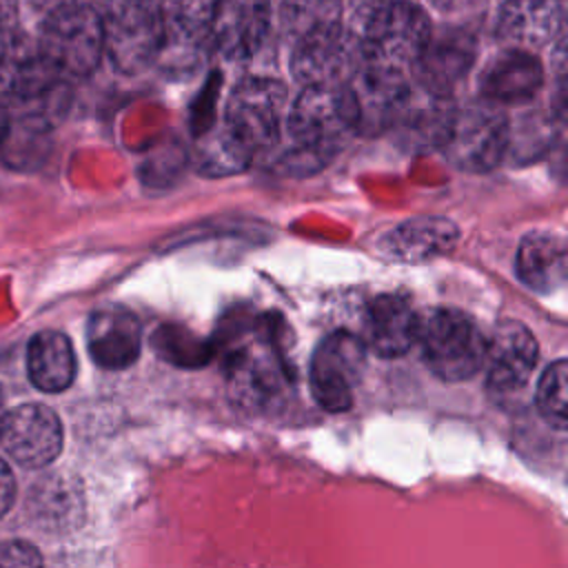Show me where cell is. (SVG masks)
<instances>
[{
    "label": "cell",
    "mask_w": 568,
    "mask_h": 568,
    "mask_svg": "<svg viewBox=\"0 0 568 568\" xmlns=\"http://www.w3.org/2000/svg\"><path fill=\"white\" fill-rule=\"evenodd\" d=\"M288 135L295 146L331 160L357 133V109L346 84H308L288 111Z\"/></svg>",
    "instance_id": "obj_1"
},
{
    "label": "cell",
    "mask_w": 568,
    "mask_h": 568,
    "mask_svg": "<svg viewBox=\"0 0 568 568\" xmlns=\"http://www.w3.org/2000/svg\"><path fill=\"white\" fill-rule=\"evenodd\" d=\"M102 22L104 53L115 71H146L162 51V18L158 0H95Z\"/></svg>",
    "instance_id": "obj_2"
},
{
    "label": "cell",
    "mask_w": 568,
    "mask_h": 568,
    "mask_svg": "<svg viewBox=\"0 0 568 568\" xmlns=\"http://www.w3.org/2000/svg\"><path fill=\"white\" fill-rule=\"evenodd\" d=\"M422 357L433 375L444 382L473 377L486 359V337L470 315L457 308H430L417 315Z\"/></svg>",
    "instance_id": "obj_3"
},
{
    "label": "cell",
    "mask_w": 568,
    "mask_h": 568,
    "mask_svg": "<svg viewBox=\"0 0 568 568\" xmlns=\"http://www.w3.org/2000/svg\"><path fill=\"white\" fill-rule=\"evenodd\" d=\"M38 49L62 78L91 75L104 55L95 4L73 2L44 13Z\"/></svg>",
    "instance_id": "obj_4"
},
{
    "label": "cell",
    "mask_w": 568,
    "mask_h": 568,
    "mask_svg": "<svg viewBox=\"0 0 568 568\" xmlns=\"http://www.w3.org/2000/svg\"><path fill=\"white\" fill-rule=\"evenodd\" d=\"M433 33L430 18L408 0H390L373 9L364 36L362 53L366 64L395 71L413 69Z\"/></svg>",
    "instance_id": "obj_5"
},
{
    "label": "cell",
    "mask_w": 568,
    "mask_h": 568,
    "mask_svg": "<svg viewBox=\"0 0 568 568\" xmlns=\"http://www.w3.org/2000/svg\"><path fill=\"white\" fill-rule=\"evenodd\" d=\"M510 146V124L495 102H473L457 109L439 144L448 162L468 173L495 169Z\"/></svg>",
    "instance_id": "obj_6"
},
{
    "label": "cell",
    "mask_w": 568,
    "mask_h": 568,
    "mask_svg": "<svg viewBox=\"0 0 568 568\" xmlns=\"http://www.w3.org/2000/svg\"><path fill=\"white\" fill-rule=\"evenodd\" d=\"M286 87L275 78H242L226 102L224 126L253 155L277 144L282 133Z\"/></svg>",
    "instance_id": "obj_7"
},
{
    "label": "cell",
    "mask_w": 568,
    "mask_h": 568,
    "mask_svg": "<svg viewBox=\"0 0 568 568\" xmlns=\"http://www.w3.org/2000/svg\"><path fill=\"white\" fill-rule=\"evenodd\" d=\"M366 355L364 339L348 331H335L320 342L311 359L308 384L315 402L324 410H348L353 390L366 371Z\"/></svg>",
    "instance_id": "obj_8"
},
{
    "label": "cell",
    "mask_w": 568,
    "mask_h": 568,
    "mask_svg": "<svg viewBox=\"0 0 568 568\" xmlns=\"http://www.w3.org/2000/svg\"><path fill=\"white\" fill-rule=\"evenodd\" d=\"M362 62V38L337 22L293 42L291 73L304 87L346 84Z\"/></svg>",
    "instance_id": "obj_9"
},
{
    "label": "cell",
    "mask_w": 568,
    "mask_h": 568,
    "mask_svg": "<svg viewBox=\"0 0 568 568\" xmlns=\"http://www.w3.org/2000/svg\"><path fill=\"white\" fill-rule=\"evenodd\" d=\"M0 444L18 466L44 468L62 450L60 417L44 404H22L4 413Z\"/></svg>",
    "instance_id": "obj_10"
},
{
    "label": "cell",
    "mask_w": 568,
    "mask_h": 568,
    "mask_svg": "<svg viewBox=\"0 0 568 568\" xmlns=\"http://www.w3.org/2000/svg\"><path fill=\"white\" fill-rule=\"evenodd\" d=\"M348 89L357 109V133L362 135H377L395 126L410 95L404 71L366 62L348 80Z\"/></svg>",
    "instance_id": "obj_11"
},
{
    "label": "cell",
    "mask_w": 568,
    "mask_h": 568,
    "mask_svg": "<svg viewBox=\"0 0 568 568\" xmlns=\"http://www.w3.org/2000/svg\"><path fill=\"white\" fill-rule=\"evenodd\" d=\"M268 24V0H217L211 22V44L222 58L246 62L262 49Z\"/></svg>",
    "instance_id": "obj_12"
},
{
    "label": "cell",
    "mask_w": 568,
    "mask_h": 568,
    "mask_svg": "<svg viewBox=\"0 0 568 568\" xmlns=\"http://www.w3.org/2000/svg\"><path fill=\"white\" fill-rule=\"evenodd\" d=\"M477 58L475 36L464 29L430 33L413 71L419 89L435 95H450L468 75Z\"/></svg>",
    "instance_id": "obj_13"
},
{
    "label": "cell",
    "mask_w": 568,
    "mask_h": 568,
    "mask_svg": "<svg viewBox=\"0 0 568 568\" xmlns=\"http://www.w3.org/2000/svg\"><path fill=\"white\" fill-rule=\"evenodd\" d=\"M217 0H158L162 18V51L158 60L173 67L197 62L211 44V22Z\"/></svg>",
    "instance_id": "obj_14"
},
{
    "label": "cell",
    "mask_w": 568,
    "mask_h": 568,
    "mask_svg": "<svg viewBox=\"0 0 568 568\" xmlns=\"http://www.w3.org/2000/svg\"><path fill=\"white\" fill-rule=\"evenodd\" d=\"M539 346L526 324L517 320L501 322L486 339L488 386L497 393H510L526 386L537 366Z\"/></svg>",
    "instance_id": "obj_15"
},
{
    "label": "cell",
    "mask_w": 568,
    "mask_h": 568,
    "mask_svg": "<svg viewBox=\"0 0 568 568\" xmlns=\"http://www.w3.org/2000/svg\"><path fill=\"white\" fill-rule=\"evenodd\" d=\"M140 346V322L129 308L109 304L91 313L87 324V348L100 368H129L138 359Z\"/></svg>",
    "instance_id": "obj_16"
},
{
    "label": "cell",
    "mask_w": 568,
    "mask_h": 568,
    "mask_svg": "<svg viewBox=\"0 0 568 568\" xmlns=\"http://www.w3.org/2000/svg\"><path fill=\"white\" fill-rule=\"evenodd\" d=\"M564 24V0H506L495 33L515 49H541L555 40Z\"/></svg>",
    "instance_id": "obj_17"
},
{
    "label": "cell",
    "mask_w": 568,
    "mask_h": 568,
    "mask_svg": "<svg viewBox=\"0 0 568 568\" xmlns=\"http://www.w3.org/2000/svg\"><path fill=\"white\" fill-rule=\"evenodd\" d=\"M544 84V67L532 51L508 47L481 75V95L495 104H526Z\"/></svg>",
    "instance_id": "obj_18"
},
{
    "label": "cell",
    "mask_w": 568,
    "mask_h": 568,
    "mask_svg": "<svg viewBox=\"0 0 568 568\" xmlns=\"http://www.w3.org/2000/svg\"><path fill=\"white\" fill-rule=\"evenodd\" d=\"M459 240V229L444 215L408 217L390 229L382 242L384 253L397 262H426L448 255Z\"/></svg>",
    "instance_id": "obj_19"
},
{
    "label": "cell",
    "mask_w": 568,
    "mask_h": 568,
    "mask_svg": "<svg viewBox=\"0 0 568 568\" xmlns=\"http://www.w3.org/2000/svg\"><path fill=\"white\" fill-rule=\"evenodd\" d=\"M417 339V313L395 293L377 295L366 311L364 344L379 357H399Z\"/></svg>",
    "instance_id": "obj_20"
},
{
    "label": "cell",
    "mask_w": 568,
    "mask_h": 568,
    "mask_svg": "<svg viewBox=\"0 0 568 568\" xmlns=\"http://www.w3.org/2000/svg\"><path fill=\"white\" fill-rule=\"evenodd\" d=\"M566 242L555 233L532 231L517 248V277L535 293L559 291L566 282Z\"/></svg>",
    "instance_id": "obj_21"
},
{
    "label": "cell",
    "mask_w": 568,
    "mask_h": 568,
    "mask_svg": "<svg viewBox=\"0 0 568 568\" xmlns=\"http://www.w3.org/2000/svg\"><path fill=\"white\" fill-rule=\"evenodd\" d=\"M78 362L69 337L60 331H40L27 346V373L36 388L62 393L75 379Z\"/></svg>",
    "instance_id": "obj_22"
},
{
    "label": "cell",
    "mask_w": 568,
    "mask_h": 568,
    "mask_svg": "<svg viewBox=\"0 0 568 568\" xmlns=\"http://www.w3.org/2000/svg\"><path fill=\"white\" fill-rule=\"evenodd\" d=\"M231 388L244 406L266 404L280 388L277 357L271 351L257 353L253 348L237 353L231 366Z\"/></svg>",
    "instance_id": "obj_23"
},
{
    "label": "cell",
    "mask_w": 568,
    "mask_h": 568,
    "mask_svg": "<svg viewBox=\"0 0 568 568\" xmlns=\"http://www.w3.org/2000/svg\"><path fill=\"white\" fill-rule=\"evenodd\" d=\"M251 158L253 151H248L224 124L220 129L204 131L193 151V164L197 173L209 178L240 173L248 166Z\"/></svg>",
    "instance_id": "obj_24"
},
{
    "label": "cell",
    "mask_w": 568,
    "mask_h": 568,
    "mask_svg": "<svg viewBox=\"0 0 568 568\" xmlns=\"http://www.w3.org/2000/svg\"><path fill=\"white\" fill-rule=\"evenodd\" d=\"M280 22L295 42L306 33L342 22V0H282Z\"/></svg>",
    "instance_id": "obj_25"
},
{
    "label": "cell",
    "mask_w": 568,
    "mask_h": 568,
    "mask_svg": "<svg viewBox=\"0 0 568 568\" xmlns=\"http://www.w3.org/2000/svg\"><path fill=\"white\" fill-rule=\"evenodd\" d=\"M568 364L566 359H557L552 362L539 384H537V408L541 413V417L557 430H564L568 424V415H566V390H568Z\"/></svg>",
    "instance_id": "obj_26"
},
{
    "label": "cell",
    "mask_w": 568,
    "mask_h": 568,
    "mask_svg": "<svg viewBox=\"0 0 568 568\" xmlns=\"http://www.w3.org/2000/svg\"><path fill=\"white\" fill-rule=\"evenodd\" d=\"M197 335H191L184 328L178 326H164L155 331L153 346L160 351L162 357L171 359L180 366H200L209 359V344L202 339H195Z\"/></svg>",
    "instance_id": "obj_27"
},
{
    "label": "cell",
    "mask_w": 568,
    "mask_h": 568,
    "mask_svg": "<svg viewBox=\"0 0 568 568\" xmlns=\"http://www.w3.org/2000/svg\"><path fill=\"white\" fill-rule=\"evenodd\" d=\"M42 557L36 550V546H31L29 541H4L0 544V566H20V568H29V566H40Z\"/></svg>",
    "instance_id": "obj_28"
},
{
    "label": "cell",
    "mask_w": 568,
    "mask_h": 568,
    "mask_svg": "<svg viewBox=\"0 0 568 568\" xmlns=\"http://www.w3.org/2000/svg\"><path fill=\"white\" fill-rule=\"evenodd\" d=\"M20 31L18 0H0V47L13 40Z\"/></svg>",
    "instance_id": "obj_29"
},
{
    "label": "cell",
    "mask_w": 568,
    "mask_h": 568,
    "mask_svg": "<svg viewBox=\"0 0 568 568\" xmlns=\"http://www.w3.org/2000/svg\"><path fill=\"white\" fill-rule=\"evenodd\" d=\"M16 499V479L7 462L0 459V517L11 508Z\"/></svg>",
    "instance_id": "obj_30"
},
{
    "label": "cell",
    "mask_w": 568,
    "mask_h": 568,
    "mask_svg": "<svg viewBox=\"0 0 568 568\" xmlns=\"http://www.w3.org/2000/svg\"><path fill=\"white\" fill-rule=\"evenodd\" d=\"M428 2L442 13H462V11H470L479 4H484L486 0H428Z\"/></svg>",
    "instance_id": "obj_31"
},
{
    "label": "cell",
    "mask_w": 568,
    "mask_h": 568,
    "mask_svg": "<svg viewBox=\"0 0 568 568\" xmlns=\"http://www.w3.org/2000/svg\"><path fill=\"white\" fill-rule=\"evenodd\" d=\"M29 2L33 4V9L49 13V11H53V9H58V7H64V4H73V2H91V0H29Z\"/></svg>",
    "instance_id": "obj_32"
},
{
    "label": "cell",
    "mask_w": 568,
    "mask_h": 568,
    "mask_svg": "<svg viewBox=\"0 0 568 568\" xmlns=\"http://www.w3.org/2000/svg\"><path fill=\"white\" fill-rule=\"evenodd\" d=\"M9 124H11V120H9L7 106L0 104V144H2V140H4V135H7V131H9Z\"/></svg>",
    "instance_id": "obj_33"
},
{
    "label": "cell",
    "mask_w": 568,
    "mask_h": 568,
    "mask_svg": "<svg viewBox=\"0 0 568 568\" xmlns=\"http://www.w3.org/2000/svg\"><path fill=\"white\" fill-rule=\"evenodd\" d=\"M4 399H2V393H0V426H2V419H4Z\"/></svg>",
    "instance_id": "obj_34"
}]
</instances>
